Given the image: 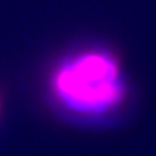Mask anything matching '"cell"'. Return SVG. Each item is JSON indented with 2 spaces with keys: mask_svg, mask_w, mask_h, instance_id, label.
Instances as JSON below:
<instances>
[{
  "mask_svg": "<svg viewBox=\"0 0 156 156\" xmlns=\"http://www.w3.org/2000/svg\"><path fill=\"white\" fill-rule=\"evenodd\" d=\"M56 85L69 101L81 107H101L112 103L119 93L115 65L99 55L85 56L65 69Z\"/></svg>",
  "mask_w": 156,
  "mask_h": 156,
  "instance_id": "cell-1",
  "label": "cell"
}]
</instances>
